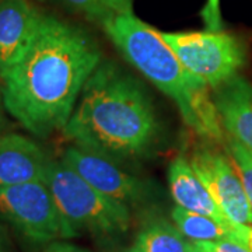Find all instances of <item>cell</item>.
Instances as JSON below:
<instances>
[{
  "label": "cell",
  "instance_id": "25",
  "mask_svg": "<svg viewBox=\"0 0 252 252\" xmlns=\"http://www.w3.org/2000/svg\"><path fill=\"white\" fill-rule=\"evenodd\" d=\"M1 108H3V101H1V95H0V126L3 124V112H1Z\"/></svg>",
  "mask_w": 252,
  "mask_h": 252
},
{
  "label": "cell",
  "instance_id": "10",
  "mask_svg": "<svg viewBox=\"0 0 252 252\" xmlns=\"http://www.w3.org/2000/svg\"><path fill=\"white\" fill-rule=\"evenodd\" d=\"M220 124L228 139L252 154V84L240 74L212 90Z\"/></svg>",
  "mask_w": 252,
  "mask_h": 252
},
{
  "label": "cell",
  "instance_id": "2",
  "mask_svg": "<svg viewBox=\"0 0 252 252\" xmlns=\"http://www.w3.org/2000/svg\"><path fill=\"white\" fill-rule=\"evenodd\" d=\"M63 133L79 147L126 160L153 149L160 125L142 83L104 61L84 84Z\"/></svg>",
  "mask_w": 252,
  "mask_h": 252
},
{
  "label": "cell",
  "instance_id": "16",
  "mask_svg": "<svg viewBox=\"0 0 252 252\" xmlns=\"http://www.w3.org/2000/svg\"><path fill=\"white\" fill-rule=\"evenodd\" d=\"M39 1H51L70 13L80 14L93 23L104 24L111 16H114L109 11L101 0H39Z\"/></svg>",
  "mask_w": 252,
  "mask_h": 252
},
{
  "label": "cell",
  "instance_id": "11",
  "mask_svg": "<svg viewBox=\"0 0 252 252\" xmlns=\"http://www.w3.org/2000/svg\"><path fill=\"white\" fill-rule=\"evenodd\" d=\"M49 162L41 146L27 136H0V188L45 181Z\"/></svg>",
  "mask_w": 252,
  "mask_h": 252
},
{
  "label": "cell",
  "instance_id": "13",
  "mask_svg": "<svg viewBox=\"0 0 252 252\" xmlns=\"http://www.w3.org/2000/svg\"><path fill=\"white\" fill-rule=\"evenodd\" d=\"M171 219L174 224L190 243H206L230 238L243 244L245 224L224 225L212 217L189 212L180 206L172 209Z\"/></svg>",
  "mask_w": 252,
  "mask_h": 252
},
{
  "label": "cell",
  "instance_id": "5",
  "mask_svg": "<svg viewBox=\"0 0 252 252\" xmlns=\"http://www.w3.org/2000/svg\"><path fill=\"white\" fill-rule=\"evenodd\" d=\"M182 66L213 90L238 74L245 64L243 42L224 31L161 32Z\"/></svg>",
  "mask_w": 252,
  "mask_h": 252
},
{
  "label": "cell",
  "instance_id": "3",
  "mask_svg": "<svg viewBox=\"0 0 252 252\" xmlns=\"http://www.w3.org/2000/svg\"><path fill=\"white\" fill-rule=\"evenodd\" d=\"M102 28L126 61L175 102L190 130L206 142H224L212 89L182 66L161 31L135 14H114Z\"/></svg>",
  "mask_w": 252,
  "mask_h": 252
},
{
  "label": "cell",
  "instance_id": "9",
  "mask_svg": "<svg viewBox=\"0 0 252 252\" xmlns=\"http://www.w3.org/2000/svg\"><path fill=\"white\" fill-rule=\"evenodd\" d=\"M42 16L30 0H0V79L26 55Z\"/></svg>",
  "mask_w": 252,
  "mask_h": 252
},
{
  "label": "cell",
  "instance_id": "20",
  "mask_svg": "<svg viewBox=\"0 0 252 252\" xmlns=\"http://www.w3.org/2000/svg\"><path fill=\"white\" fill-rule=\"evenodd\" d=\"M45 252H89L84 248H80L77 245H73L69 243H63V241H54V243L48 244Z\"/></svg>",
  "mask_w": 252,
  "mask_h": 252
},
{
  "label": "cell",
  "instance_id": "15",
  "mask_svg": "<svg viewBox=\"0 0 252 252\" xmlns=\"http://www.w3.org/2000/svg\"><path fill=\"white\" fill-rule=\"evenodd\" d=\"M227 153L234 164L252 210V154L233 139H228L227 142Z\"/></svg>",
  "mask_w": 252,
  "mask_h": 252
},
{
  "label": "cell",
  "instance_id": "24",
  "mask_svg": "<svg viewBox=\"0 0 252 252\" xmlns=\"http://www.w3.org/2000/svg\"><path fill=\"white\" fill-rule=\"evenodd\" d=\"M189 252H205L203 250H200L198 245H195V244H192V247H190V250Z\"/></svg>",
  "mask_w": 252,
  "mask_h": 252
},
{
  "label": "cell",
  "instance_id": "21",
  "mask_svg": "<svg viewBox=\"0 0 252 252\" xmlns=\"http://www.w3.org/2000/svg\"><path fill=\"white\" fill-rule=\"evenodd\" d=\"M243 244L252 252V224H245Z\"/></svg>",
  "mask_w": 252,
  "mask_h": 252
},
{
  "label": "cell",
  "instance_id": "12",
  "mask_svg": "<svg viewBox=\"0 0 252 252\" xmlns=\"http://www.w3.org/2000/svg\"><path fill=\"white\" fill-rule=\"evenodd\" d=\"M168 187L177 206L212 217L224 225L234 224L227 220L202 181L199 180L196 172L193 171L189 158L182 154L177 156L168 165Z\"/></svg>",
  "mask_w": 252,
  "mask_h": 252
},
{
  "label": "cell",
  "instance_id": "4",
  "mask_svg": "<svg viewBox=\"0 0 252 252\" xmlns=\"http://www.w3.org/2000/svg\"><path fill=\"white\" fill-rule=\"evenodd\" d=\"M45 184L61 213L67 238L80 233L99 238H114L127 233L129 207L91 187L62 160L49 162Z\"/></svg>",
  "mask_w": 252,
  "mask_h": 252
},
{
  "label": "cell",
  "instance_id": "23",
  "mask_svg": "<svg viewBox=\"0 0 252 252\" xmlns=\"http://www.w3.org/2000/svg\"><path fill=\"white\" fill-rule=\"evenodd\" d=\"M111 252H139L136 250V247H129V248H122V250H117V251Z\"/></svg>",
  "mask_w": 252,
  "mask_h": 252
},
{
  "label": "cell",
  "instance_id": "7",
  "mask_svg": "<svg viewBox=\"0 0 252 252\" xmlns=\"http://www.w3.org/2000/svg\"><path fill=\"white\" fill-rule=\"evenodd\" d=\"M62 161L101 193L127 207L143 203L153 195L152 184L125 171L117 160L104 154L74 144L63 152Z\"/></svg>",
  "mask_w": 252,
  "mask_h": 252
},
{
  "label": "cell",
  "instance_id": "18",
  "mask_svg": "<svg viewBox=\"0 0 252 252\" xmlns=\"http://www.w3.org/2000/svg\"><path fill=\"white\" fill-rule=\"evenodd\" d=\"M198 245L205 252H251L244 244L235 240L224 238L217 241H206V243H192Z\"/></svg>",
  "mask_w": 252,
  "mask_h": 252
},
{
  "label": "cell",
  "instance_id": "19",
  "mask_svg": "<svg viewBox=\"0 0 252 252\" xmlns=\"http://www.w3.org/2000/svg\"><path fill=\"white\" fill-rule=\"evenodd\" d=\"M112 14H133V0H101Z\"/></svg>",
  "mask_w": 252,
  "mask_h": 252
},
{
  "label": "cell",
  "instance_id": "8",
  "mask_svg": "<svg viewBox=\"0 0 252 252\" xmlns=\"http://www.w3.org/2000/svg\"><path fill=\"white\" fill-rule=\"evenodd\" d=\"M189 162L227 220L252 224L251 206L228 153L202 144L192 152Z\"/></svg>",
  "mask_w": 252,
  "mask_h": 252
},
{
  "label": "cell",
  "instance_id": "17",
  "mask_svg": "<svg viewBox=\"0 0 252 252\" xmlns=\"http://www.w3.org/2000/svg\"><path fill=\"white\" fill-rule=\"evenodd\" d=\"M200 17L205 23L206 31H223L220 0H206L205 7L200 10Z\"/></svg>",
  "mask_w": 252,
  "mask_h": 252
},
{
  "label": "cell",
  "instance_id": "14",
  "mask_svg": "<svg viewBox=\"0 0 252 252\" xmlns=\"http://www.w3.org/2000/svg\"><path fill=\"white\" fill-rule=\"evenodd\" d=\"M135 247L139 252H189L192 243L174 221L153 219L137 233Z\"/></svg>",
  "mask_w": 252,
  "mask_h": 252
},
{
  "label": "cell",
  "instance_id": "1",
  "mask_svg": "<svg viewBox=\"0 0 252 252\" xmlns=\"http://www.w3.org/2000/svg\"><path fill=\"white\" fill-rule=\"evenodd\" d=\"M101 62L98 44L86 30L44 14L26 55L1 77L3 107L36 137L63 130Z\"/></svg>",
  "mask_w": 252,
  "mask_h": 252
},
{
  "label": "cell",
  "instance_id": "22",
  "mask_svg": "<svg viewBox=\"0 0 252 252\" xmlns=\"http://www.w3.org/2000/svg\"><path fill=\"white\" fill-rule=\"evenodd\" d=\"M0 252H9V244H7V237L4 233V228L0 224Z\"/></svg>",
  "mask_w": 252,
  "mask_h": 252
},
{
  "label": "cell",
  "instance_id": "6",
  "mask_svg": "<svg viewBox=\"0 0 252 252\" xmlns=\"http://www.w3.org/2000/svg\"><path fill=\"white\" fill-rule=\"evenodd\" d=\"M0 215L34 245L67 238L61 213L45 181L0 188Z\"/></svg>",
  "mask_w": 252,
  "mask_h": 252
}]
</instances>
